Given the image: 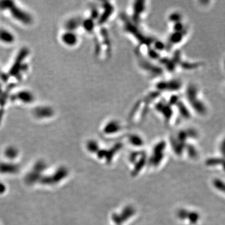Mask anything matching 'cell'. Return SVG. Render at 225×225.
Listing matches in <instances>:
<instances>
[{
	"instance_id": "4",
	"label": "cell",
	"mask_w": 225,
	"mask_h": 225,
	"mask_svg": "<svg viewBox=\"0 0 225 225\" xmlns=\"http://www.w3.org/2000/svg\"><path fill=\"white\" fill-rule=\"evenodd\" d=\"M19 151L14 146L6 147L3 151V159L8 161L15 162L19 157Z\"/></svg>"
},
{
	"instance_id": "12",
	"label": "cell",
	"mask_w": 225,
	"mask_h": 225,
	"mask_svg": "<svg viewBox=\"0 0 225 225\" xmlns=\"http://www.w3.org/2000/svg\"><path fill=\"white\" fill-rule=\"evenodd\" d=\"M83 25L85 29L88 31H91L94 27V23L92 19H87L83 22Z\"/></svg>"
},
{
	"instance_id": "8",
	"label": "cell",
	"mask_w": 225,
	"mask_h": 225,
	"mask_svg": "<svg viewBox=\"0 0 225 225\" xmlns=\"http://www.w3.org/2000/svg\"><path fill=\"white\" fill-rule=\"evenodd\" d=\"M16 96L19 99H20L22 101H23V102H24V103H31L34 99V98H33V96L32 95V94L27 91H23L21 92H19L16 94Z\"/></svg>"
},
{
	"instance_id": "6",
	"label": "cell",
	"mask_w": 225,
	"mask_h": 225,
	"mask_svg": "<svg viewBox=\"0 0 225 225\" xmlns=\"http://www.w3.org/2000/svg\"><path fill=\"white\" fill-rule=\"evenodd\" d=\"M0 41L5 43H12L14 41L13 34L6 30H0Z\"/></svg>"
},
{
	"instance_id": "14",
	"label": "cell",
	"mask_w": 225,
	"mask_h": 225,
	"mask_svg": "<svg viewBox=\"0 0 225 225\" xmlns=\"http://www.w3.org/2000/svg\"><path fill=\"white\" fill-rule=\"evenodd\" d=\"M8 191L7 186L6 184L0 180V196L5 195Z\"/></svg>"
},
{
	"instance_id": "11",
	"label": "cell",
	"mask_w": 225,
	"mask_h": 225,
	"mask_svg": "<svg viewBox=\"0 0 225 225\" xmlns=\"http://www.w3.org/2000/svg\"><path fill=\"white\" fill-rule=\"evenodd\" d=\"M143 2H136L135 3L134 5V14H133V17L134 19L135 20H137L139 18V14H141L142 13V11H143V7H144V5H143Z\"/></svg>"
},
{
	"instance_id": "13",
	"label": "cell",
	"mask_w": 225,
	"mask_h": 225,
	"mask_svg": "<svg viewBox=\"0 0 225 225\" xmlns=\"http://www.w3.org/2000/svg\"><path fill=\"white\" fill-rule=\"evenodd\" d=\"M14 6L13 2L10 1H3L0 2V10H7L11 8Z\"/></svg>"
},
{
	"instance_id": "9",
	"label": "cell",
	"mask_w": 225,
	"mask_h": 225,
	"mask_svg": "<svg viewBox=\"0 0 225 225\" xmlns=\"http://www.w3.org/2000/svg\"><path fill=\"white\" fill-rule=\"evenodd\" d=\"M104 7H105V11L99 19L100 23H103L104 22H105L106 21V19L109 18L110 15H111V14L112 13L113 10L112 6L108 3L105 5Z\"/></svg>"
},
{
	"instance_id": "5",
	"label": "cell",
	"mask_w": 225,
	"mask_h": 225,
	"mask_svg": "<svg viewBox=\"0 0 225 225\" xmlns=\"http://www.w3.org/2000/svg\"><path fill=\"white\" fill-rule=\"evenodd\" d=\"M34 114L38 118H47L53 115V111L48 107H39L34 110Z\"/></svg>"
},
{
	"instance_id": "3",
	"label": "cell",
	"mask_w": 225,
	"mask_h": 225,
	"mask_svg": "<svg viewBox=\"0 0 225 225\" xmlns=\"http://www.w3.org/2000/svg\"><path fill=\"white\" fill-rule=\"evenodd\" d=\"M28 53V50L26 48L22 50L21 51L19 52L18 56H17L16 62L14 63V64L13 65V67L11 68V69L10 70V74L11 75H14V74H16L17 73H18V72L19 71V70L21 69L23 66V65H22L23 59L26 58Z\"/></svg>"
},
{
	"instance_id": "1",
	"label": "cell",
	"mask_w": 225,
	"mask_h": 225,
	"mask_svg": "<svg viewBox=\"0 0 225 225\" xmlns=\"http://www.w3.org/2000/svg\"><path fill=\"white\" fill-rule=\"evenodd\" d=\"M19 166L16 162L6 160L0 161V175L3 176H12L16 175L19 171Z\"/></svg>"
},
{
	"instance_id": "7",
	"label": "cell",
	"mask_w": 225,
	"mask_h": 225,
	"mask_svg": "<svg viewBox=\"0 0 225 225\" xmlns=\"http://www.w3.org/2000/svg\"><path fill=\"white\" fill-rule=\"evenodd\" d=\"M62 40L66 45L69 46H73L77 42V37L76 34H74L73 33L68 31L63 34Z\"/></svg>"
},
{
	"instance_id": "10",
	"label": "cell",
	"mask_w": 225,
	"mask_h": 225,
	"mask_svg": "<svg viewBox=\"0 0 225 225\" xmlns=\"http://www.w3.org/2000/svg\"><path fill=\"white\" fill-rule=\"evenodd\" d=\"M81 24V20L78 18H73L71 19L66 23V28L69 31H73L74 29H76Z\"/></svg>"
},
{
	"instance_id": "15",
	"label": "cell",
	"mask_w": 225,
	"mask_h": 225,
	"mask_svg": "<svg viewBox=\"0 0 225 225\" xmlns=\"http://www.w3.org/2000/svg\"><path fill=\"white\" fill-rule=\"evenodd\" d=\"M118 127H119V126L116 122H111L106 127V130H108L109 132H111L112 131H115V130H117V128Z\"/></svg>"
},
{
	"instance_id": "2",
	"label": "cell",
	"mask_w": 225,
	"mask_h": 225,
	"mask_svg": "<svg viewBox=\"0 0 225 225\" xmlns=\"http://www.w3.org/2000/svg\"><path fill=\"white\" fill-rule=\"evenodd\" d=\"M11 13L14 18L25 24H30L32 20L31 16L27 13L14 5L11 8Z\"/></svg>"
}]
</instances>
